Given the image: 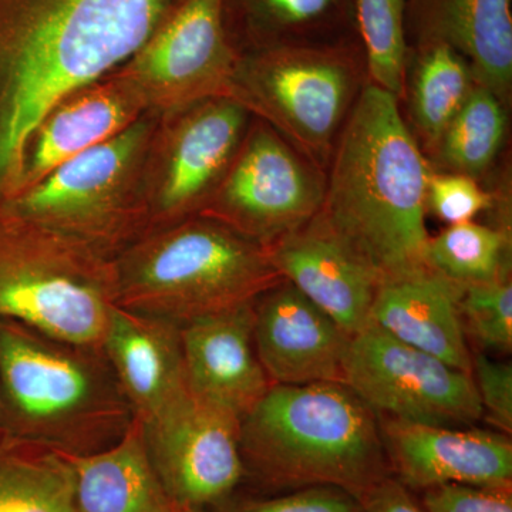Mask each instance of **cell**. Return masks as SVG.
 Returning <instances> with one entry per match:
<instances>
[{
  "mask_svg": "<svg viewBox=\"0 0 512 512\" xmlns=\"http://www.w3.org/2000/svg\"><path fill=\"white\" fill-rule=\"evenodd\" d=\"M473 376L483 419L501 433H512V366L491 359L484 352L473 353Z\"/></svg>",
  "mask_w": 512,
  "mask_h": 512,
  "instance_id": "30",
  "label": "cell"
},
{
  "mask_svg": "<svg viewBox=\"0 0 512 512\" xmlns=\"http://www.w3.org/2000/svg\"><path fill=\"white\" fill-rule=\"evenodd\" d=\"M62 456L73 470L72 512H167L170 508L137 419L104 450Z\"/></svg>",
  "mask_w": 512,
  "mask_h": 512,
  "instance_id": "21",
  "label": "cell"
},
{
  "mask_svg": "<svg viewBox=\"0 0 512 512\" xmlns=\"http://www.w3.org/2000/svg\"><path fill=\"white\" fill-rule=\"evenodd\" d=\"M512 487L446 484L424 490L426 512H512Z\"/></svg>",
  "mask_w": 512,
  "mask_h": 512,
  "instance_id": "32",
  "label": "cell"
},
{
  "mask_svg": "<svg viewBox=\"0 0 512 512\" xmlns=\"http://www.w3.org/2000/svg\"><path fill=\"white\" fill-rule=\"evenodd\" d=\"M359 512H426L414 501L409 488L386 477L359 498Z\"/></svg>",
  "mask_w": 512,
  "mask_h": 512,
  "instance_id": "33",
  "label": "cell"
},
{
  "mask_svg": "<svg viewBox=\"0 0 512 512\" xmlns=\"http://www.w3.org/2000/svg\"><path fill=\"white\" fill-rule=\"evenodd\" d=\"M476 84L470 64L453 47L444 43L414 46L410 111L427 147H437Z\"/></svg>",
  "mask_w": 512,
  "mask_h": 512,
  "instance_id": "23",
  "label": "cell"
},
{
  "mask_svg": "<svg viewBox=\"0 0 512 512\" xmlns=\"http://www.w3.org/2000/svg\"><path fill=\"white\" fill-rule=\"evenodd\" d=\"M3 434L67 456L120 440L136 419L103 349L0 318Z\"/></svg>",
  "mask_w": 512,
  "mask_h": 512,
  "instance_id": "3",
  "label": "cell"
},
{
  "mask_svg": "<svg viewBox=\"0 0 512 512\" xmlns=\"http://www.w3.org/2000/svg\"><path fill=\"white\" fill-rule=\"evenodd\" d=\"M493 205L491 195L468 175L431 173L427 183L426 207L448 225L473 221Z\"/></svg>",
  "mask_w": 512,
  "mask_h": 512,
  "instance_id": "29",
  "label": "cell"
},
{
  "mask_svg": "<svg viewBox=\"0 0 512 512\" xmlns=\"http://www.w3.org/2000/svg\"><path fill=\"white\" fill-rule=\"evenodd\" d=\"M254 303L180 326L188 389L239 420L272 386L256 355Z\"/></svg>",
  "mask_w": 512,
  "mask_h": 512,
  "instance_id": "16",
  "label": "cell"
},
{
  "mask_svg": "<svg viewBox=\"0 0 512 512\" xmlns=\"http://www.w3.org/2000/svg\"><path fill=\"white\" fill-rule=\"evenodd\" d=\"M167 512H208L204 508L190 507V505H181L171 503L170 508Z\"/></svg>",
  "mask_w": 512,
  "mask_h": 512,
  "instance_id": "34",
  "label": "cell"
},
{
  "mask_svg": "<svg viewBox=\"0 0 512 512\" xmlns=\"http://www.w3.org/2000/svg\"><path fill=\"white\" fill-rule=\"evenodd\" d=\"M239 423L188 392L141 424L151 466L171 503L208 510L234 493L247 474Z\"/></svg>",
  "mask_w": 512,
  "mask_h": 512,
  "instance_id": "12",
  "label": "cell"
},
{
  "mask_svg": "<svg viewBox=\"0 0 512 512\" xmlns=\"http://www.w3.org/2000/svg\"><path fill=\"white\" fill-rule=\"evenodd\" d=\"M348 49L318 43L241 52L229 99L264 121L322 170L356 94Z\"/></svg>",
  "mask_w": 512,
  "mask_h": 512,
  "instance_id": "7",
  "label": "cell"
},
{
  "mask_svg": "<svg viewBox=\"0 0 512 512\" xmlns=\"http://www.w3.org/2000/svg\"><path fill=\"white\" fill-rule=\"evenodd\" d=\"M239 56L224 0H175L143 45L114 70L146 113L164 117L200 101L229 99Z\"/></svg>",
  "mask_w": 512,
  "mask_h": 512,
  "instance_id": "8",
  "label": "cell"
},
{
  "mask_svg": "<svg viewBox=\"0 0 512 512\" xmlns=\"http://www.w3.org/2000/svg\"><path fill=\"white\" fill-rule=\"evenodd\" d=\"M245 473L276 488L335 487L359 500L390 476L376 414L346 384H272L239 423Z\"/></svg>",
  "mask_w": 512,
  "mask_h": 512,
  "instance_id": "2",
  "label": "cell"
},
{
  "mask_svg": "<svg viewBox=\"0 0 512 512\" xmlns=\"http://www.w3.org/2000/svg\"><path fill=\"white\" fill-rule=\"evenodd\" d=\"M114 269L117 305L180 326L248 305L285 281L266 248L201 215L147 232Z\"/></svg>",
  "mask_w": 512,
  "mask_h": 512,
  "instance_id": "4",
  "label": "cell"
},
{
  "mask_svg": "<svg viewBox=\"0 0 512 512\" xmlns=\"http://www.w3.org/2000/svg\"><path fill=\"white\" fill-rule=\"evenodd\" d=\"M505 127L503 101L476 84L437 144L441 163L450 173L480 177L503 146Z\"/></svg>",
  "mask_w": 512,
  "mask_h": 512,
  "instance_id": "25",
  "label": "cell"
},
{
  "mask_svg": "<svg viewBox=\"0 0 512 512\" xmlns=\"http://www.w3.org/2000/svg\"><path fill=\"white\" fill-rule=\"evenodd\" d=\"M413 46L444 43L470 64L474 79L501 101L512 83L511 0H407Z\"/></svg>",
  "mask_w": 512,
  "mask_h": 512,
  "instance_id": "20",
  "label": "cell"
},
{
  "mask_svg": "<svg viewBox=\"0 0 512 512\" xmlns=\"http://www.w3.org/2000/svg\"><path fill=\"white\" fill-rule=\"evenodd\" d=\"M157 123L158 116L143 114L3 208L116 259L151 229L146 161Z\"/></svg>",
  "mask_w": 512,
  "mask_h": 512,
  "instance_id": "6",
  "label": "cell"
},
{
  "mask_svg": "<svg viewBox=\"0 0 512 512\" xmlns=\"http://www.w3.org/2000/svg\"><path fill=\"white\" fill-rule=\"evenodd\" d=\"M72 497L62 454L0 434V512H72Z\"/></svg>",
  "mask_w": 512,
  "mask_h": 512,
  "instance_id": "24",
  "label": "cell"
},
{
  "mask_svg": "<svg viewBox=\"0 0 512 512\" xmlns=\"http://www.w3.org/2000/svg\"><path fill=\"white\" fill-rule=\"evenodd\" d=\"M116 301L114 259L0 208V318L101 348Z\"/></svg>",
  "mask_w": 512,
  "mask_h": 512,
  "instance_id": "5",
  "label": "cell"
},
{
  "mask_svg": "<svg viewBox=\"0 0 512 512\" xmlns=\"http://www.w3.org/2000/svg\"><path fill=\"white\" fill-rule=\"evenodd\" d=\"M224 512H359V501L339 488L306 487L275 498L244 501Z\"/></svg>",
  "mask_w": 512,
  "mask_h": 512,
  "instance_id": "31",
  "label": "cell"
},
{
  "mask_svg": "<svg viewBox=\"0 0 512 512\" xmlns=\"http://www.w3.org/2000/svg\"><path fill=\"white\" fill-rule=\"evenodd\" d=\"M101 349L141 424L190 392L177 323L116 305Z\"/></svg>",
  "mask_w": 512,
  "mask_h": 512,
  "instance_id": "18",
  "label": "cell"
},
{
  "mask_svg": "<svg viewBox=\"0 0 512 512\" xmlns=\"http://www.w3.org/2000/svg\"><path fill=\"white\" fill-rule=\"evenodd\" d=\"M467 339L478 352L510 355L512 350V285L510 276L467 285L460 302Z\"/></svg>",
  "mask_w": 512,
  "mask_h": 512,
  "instance_id": "28",
  "label": "cell"
},
{
  "mask_svg": "<svg viewBox=\"0 0 512 512\" xmlns=\"http://www.w3.org/2000/svg\"><path fill=\"white\" fill-rule=\"evenodd\" d=\"M266 251L279 275L350 336L369 325L379 281L315 218Z\"/></svg>",
  "mask_w": 512,
  "mask_h": 512,
  "instance_id": "17",
  "label": "cell"
},
{
  "mask_svg": "<svg viewBox=\"0 0 512 512\" xmlns=\"http://www.w3.org/2000/svg\"><path fill=\"white\" fill-rule=\"evenodd\" d=\"M0 434H3V424H2V403H0Z\"/></svg>",
  "mask_w": 512,
  "mask_h": 512,
  "instance_id": "35",
  "label": "cell"
},
{
  "mask_svg": "<svg viewBox=\"0 0 512 512\" xmlns=\"http://www.w3.org/2000/svg\"><path fill=\"white\" fill-rule=\"evenodd\" d=\"M249 123V111L227 97L158 117L146 161L150 231L200 215L237 156Z\"/></svg>",
  "mask_w": 512,
  "mask_h": 512,
  "instance_id": "10",
  "label": "cell"
},
{
  "mask_svg": "<svg viewBox=\"0 0 512 512\" xmlns=\"http://www.w3.org/2000/svg\"><path fill=\"white\" fill-rule=\"evenodd\" d=\"M143 114L146 110L137 94L116 70L66 94L30 133L16 195L35 187L60 165L117 136Z\"/></svg>",
  "mask_w": 512,
  "mask_h": 512,
  "instance_id": "15",
  "label": "cell"
},
{
  "mask_svg": "<svg viewBox=\"0 0 512 512\" xmlns=\"http://www.w3.org/2000/svg\"><path fill=\"white\" fill-rule=\"evenodd\" d=\"M464 288L430 268L383 282L376 289L370 323L404 345L471 375L473 350L460 311Z\"/></svg>",
  "mask_w": 512,
  "mask_h": 512,
  "instance_id": "19",
  "label": "cell"
},
{
  "mask_svg": "<svg viewBox=\"0 0 512 512\" xmlns=\"http://www.w3.org/2000/svg\"><path fill=\"white\" fill-rule=\"evenodd\" d=\"M510 237L474 221L448 225L429 239L426 264L433 271L467 286L507 278Z\"/></svg>",
  "mask_w": 512,
  "mask_h": 512,
  "instance_id": "26",
  "label": "cell"
},
{
  "mask_svg": "<svg viewBox=\"0 0 512 512\" xmlns=\"http://www.w3.org/2000/svg\"><path fill=\"white\" fill-rule=\"evenodd\" d=\"M345 0H224L225 23L239 52L309 43L339 22Z\"/></svg>",
  "mask_w": 512,
  "mask_h": 512,
  "instance_id": "22",
  "label": "cell"
},
{
  "mask_svg": "<svg viewBox=\"0 0 512 512\" xmlns=\"http://www.w3.org/2000/svg\"><path fill=\"white\" fill-rule=\"evenodd\" d=\"M407 0H355L357 30L372 83L399 99L404 89L409 46Z\"/></svg>",
  "mask_w": 512,
  "mask_h": 512,
  "instance_id": "27",
  "label": "cell"
},
{
  "mask_svg": "<svg viewBox=\"0 0 512 512\" xmlns=\"http://www.w3.org/2000/svg\"><path fill=\"white\" fill-rule=\"evenodd\" d=\"M345 384L377 419L471 427L483 420L473 376L369 323L352 336Z\"/></svg>",
  "mask_w": 512,
  "mask_h": 512,
  "instance_id": "11",
  "label": "cell"
},
{
  "mask_svg": "<svg viewBox=\"0 0 512 512\" xmlns=\"http://www.w3.org/2000/svg\"><path fill=\"white\" fill-rule=\"evenodd\" d=\"M377 420L390 470L407 488L512 487V443L507 434L473 426Z\"/></svg>",
  "mask_w": 512,
  "mask_h": 512,
  "instance_id": "14",
  "label": "cell"
},
{
  "mask_svg": "<svg viewBox=\"0 0 512 512\" xmlns=\"http://www.w3.org/2000/svg\"><path fill=\"white\" fill-rule=\"evenodd\" d=\"M330 158L315 220L357 256L379 285L429 269L426 192L430 170L394 94L360 92Z\"/></svg>",
  "mask_w": 512,
  "mask_h": 512,
  "instance_id": "1",
  "label": "cell"
},
{
  "mask_svg": "<svg viewBox=\"0 0 512 512\" xmlns=\"http://www.w3.org/2000/svg\"><path fill=\"white\" fill-rule=\"evenodd\" d=\"M325 187L318 165L258 119L200 215L268 248L318 215Z\"/></svg>",
  "mask_w": 512,
  "mask_h": 512,
  "instance_id": "9",
  "label": "cell"
},
{
  "mask_svg": "<svg viewBox=\"0 0 512 512\" xmlns=\"http://www.w3.org/2000/svg\"><path fill=\"white\" fill-rule=\"evenodd\" d=\"M352 336L288 281L254 303L256 355L272 384H345Z\"/></svg>",
  "mask_w": 512,
  "mask_h": 512,
  "instance_id": "13",
  "label": "cell"
}]
</instances>
